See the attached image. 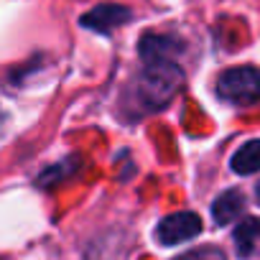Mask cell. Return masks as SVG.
Wrapping results in <instances>:
<instances>
[{"instance_id": "11", "label": "cell", "mask_w": 260, "mask_h": 260, "mask_svg": "<svg viewBox=\"0 0 260 260\" xmlns=\"http://www.w3.org/2000/svg\"><path fill=\"white\" fill-rule=\"evenodd\" d=\"M255 199H257V204H260V181H257V186H255Z\"/></svg>"}, {"instance_id": "8", "label": "cell", "mask_w": 260, "mask_h": 260, "mask_svg": "<svg viewBox=\"0 0 260 260\" xmlns=\"http://www.w3.org/2000/svg\"><path fill=\"white\" fill-rule=\"evenodd\" d=\"M230 166H232V171L240 174V176H250V174L260 171V141L255 138V141H247L245 146H240V148L232 153Z\"/></svg>"}, {"instance_id": "6", "label": "cell", "mask_w": 260, "mask_h": 260, "mask_svg": "<svg viewBox=\"0 0 260 260\" xmlns=\"http://www.w3.org/2000/svg\"><path fill=\"white\" fill-rule=\"evenodd\" d=\"M232 240H235V250H237L240 257H255V255H260V219L257 217L242 219L235 227Z\"/></svg>"}, {"instance_id": "1", "label": "cell", "mask_w": 260, "mask_h": 260, "mask_svg": "<svg viewBox=\"0 0 260 260\" xmlns=\"http://www.w3.org/2000/svg\"><path fill=\"white\" fill-rule=\"evenodd\" d=\"M184 84V69L176 61H143V69L130 79L125 89V110L141 117L153 115L179 94Z\"/></svg>"}, {"instance_id": "7", "label": "cell", "mask_w": 260, "mask_h": 260, "mask_svg": "<svg viewBox=\"0 0 260 260\" xmlns=\"http://www.w3.org/2000/svg\"><path fill=\"white\" fill-rule=\"evenodd\" d=\"M242 209H245V197L237 189H230V191H224V194H219L214 199L212 217H214L217 224H230V222H235L242 214Z\"/></svg>"}, {"instance_id": "5", "label": "cell", "mask_w": 260, "mask_h": 260, "mask_svg": "<svg viewBox=\"0 0 260 260\" xmlns=\"http://www.w3.org/2000/svg\"><path fill=\"white\" fill-rule=\"evenodd\" d=\"M181 51H184V46L179 39L161 36V34H148L138 44L141 61H176Z\"/></svg>"}, {"instance_id": "10", "label": "cell", "mask_w": 260, "mask_h": 260, "mask_svg": "<svg viewBox=\"0 0 260 260\" xmlns=\"http://www.w3.org/2000/svg\"><path fill=\"white\" fill-rule=\"evenodd\" d=\"M174 260H227V255L219 247H214V245H204V247L189 250V252H184V255H179Z\"/></svg>"}, {"instance_id": "3", "label": "cell", "mask_w": 260, "mask_h": 260, "mask_svg": "<svg viewBox=\"0 0 260 260\" xmlns=\"http://www.w3.org/2000/svg\"><path fill=\"white\" fill-rule=\"evenodd\" d=\"M202 232V219L194 212H174L164 217L156 227V240L161 245H179L186 240H194Z\"/></svg>"}, {"instance_id": "4", "label": "cell", "mask_w": 260, "mask_h": 260, "mask_svg": "<svg viewBox=\"0 0 260 260\" xmlns=\"http://www.w3.org/2000/svg\"><path fill=\"white\" fill-rule=\"evenodd\" d=\"M130 18H133V13H130V8L125 6H117V3H102L92 11H87L82 18H79V26L87 28V31H94V34H112L117 26L127 23Z\"/></svg>"}, {"instance_id": "9", "label": "cell", "mask_w": 260, "mask_h": 260, "mask_svg": "<svg viewBox=\"0 0 260 260\" xmlns=\"http://www.w3.org/2000/svg\"><path fill=\"white\" fill-rule=\"evenodd\" d=\"M77 169H79V158H77V156H72V158H67V161L54 164L51 169H46V171L36 179V184H39V186H44V189H51V186H56L59 181L72 179V176L77 174Z\"/></svg>"}, {"instance_id": "2", "label": "cell", "mask_w": 260, "mask_h": 260, "mask_svg": "<svg viewBox=\"0 0 260 260\" xmlns=\"http://www.w3.org/2000/svg\"><path fill=\"white\" fill-rule=\"evenodd\" d=\"M217 97L232 105H255L260 100V69L232 67L217 77Z\"/></svg>"}]
</instances>
